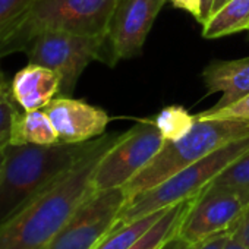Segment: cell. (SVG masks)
I'll return each instance as SVG.
<instances>
[{"label": "cell", "instance_id": "6da1fadb", "mask_svg": "<svg viewBox=\"0 0 249 249\" xmlns=\"http://www.w3.org/2000/svg\"><path fill=\"white\" fill-rule=\"evenodd\" d=\"M122 135L104 134L92 140L66 173L0 226V249H47L78 207L94 192L95 169Z\"/></svg>", "mask_w": 249, "mask_h": 249}, {"label": "cell", "instance_id": "7a4b0ae2", "mask_svg": "<svg viewBox=\"0 0 249 249\" xmlns=\"http://www.w3.org/2000/svg\"><path fill=\"white\" fill-rule=\"evenodd\" d=\"M91 141L53 145L8 144L0 167V226L66 173L84 156Z\"/></svg>", "mask_w": 249, "mask_h": 249}, {"label": "cell", "instance_id": "3957f363", "mask_svg": "<svg viewBox=\"0 0 249 249\" xmlns=\"http://www.w3.org/2000/svg\"><path fill=\"white\" fill-rule=\"evenodd\" d=\"M117 0H33L0 31V57L25 52L41 33L66 31L106 38Z\"/></svg>", "mask_w": 249, "mask_h": 249}, {"label": "cell", "instance_id": "277c9868", "mask_svg": "<svg viewBox=\"0 0 249 249\" xmlns=\"http://www.w3.org/2000/svg\"><path fill=\"white\" fill-rule=\"evenodd\" d=\"M249 135V120H199L178 141H166L157 156L126 185L128 199L148 191L182 169L231 141Z\"/></svg>", "mask_w": 249, "mask_h": 249}, {"label": "cell", "instance_id": "5b68a950", "mask_svg": "<svg viewBox=\"0 0 249 249\" xmlns=\"http://www.w3.org/2000/svg\"><path fill=\"white\" fill-rule=\"evenodd\" d=\"M249 151V135L223 145L196 163L182 169L157 186L129 198L120 211L114 229L159 210L169 208L178 202L196 196L224 169Z\"/></svg>", "mask_w": 249, "mask_h": 249}, {"label": "cell", "instance_id": "8992f818", "mask_svg": "<svg viewBox=\"0 0 249 249\" xmlns=\"http://www.w3.org/2000/svg\"><path fill=\"white\" fill-rule=\"evenodd\" d=\"M24 53H27L30 63L54 71L60 76L59 95L69 97L85 68L92 60L104 62L106 38L66 31H47L38 34Z\"/></svg>", "mask_w": 249, "mask_h": 249}, {"label": "cell", "instance_id": "52a82bcc", "mask_svg": "<svg viewBox=\"0 0 249 249\" xmlns=\"http://www.w3.org/2000/svg\"><path fill=\"white\" fill-rule=\"evenodd\" d=\"M164 142L154 119H145L123 132L100 160L92 178L94 191L124 188L157 156Z\"/></svg>", "mask_w": 249, "mask_h": 249}, {"label": "cell", "instance_id": "ba28073f", "mask_svg": "<svg viewBox=\"0 0 249 249\" xmlns=\"http://www.w3.org/2000/svg\"><path fill=\"white\" fill-rule=\"evenodd\" d=\"M126 201L124 188L94 191L78 207L47 249H95L114 230Z\"/></svg>", "mask_w": 249, "mask_h": 249}, {"label": "cell", "instance_id": "9c48e42d", "mask_svg": "<svg viewBox=\"0 0 249 249\" xmlns=\"http://www.w3.org/2000/svg\"><path fill=\"white\" fill-rule=\"evenodd\" d=\"M167 0H117L106 34L104 63L138 56Z\"/></svg>", "mask_w": 249, "mask_h": 249}, {"label": "cell", "instance_id": "30bf717a", "mask_svg": "<svg viewBox=\"0 0 249 249\" xmlns=\"http://www.w3.org/2000/svg\"><path fill=\"white\" fill-rule=\"evenodd\" d=\"M246 207L248 204L237 192L210 183L195 196L179 236L195 245L215 233L230 230Z\"/></svg>", "mask_w": 249, "mask_h": 249}, {"label": "cell", "instance_id": "8fae6325", "mask_svg": "<svg viewBox=\"0 0 249 249\" xmlns=\"http://www.w3.org/2000/svg\"><path fill=\"white\" fill-rule=\"evenodd\" d=\"M62 144H81L104 135L110 116L82 100L54 97L44 108Z\"/></svg>", "mask_w": 249, "mask_h": 249}, {"label": "cell", "instance_id": "7c38bea8", "mask_svg": "<svg viewBox=\"0 0 249 249\" xmlns=\"http://www.w3.org/2000/svg\"><path fill=\"white\" fill-rule=\"evenodd\" d=\"M202 82L208 94H223L221 98L207 110L215 111L234 104L249 94V56L208 63L202 71Z\"/></svg>", "mask_w": 249, "mask_h": 249}, {"label": "cell", "instance_id": "4fadbf2b", "mask_svg": "<svg viewBox=\"0 0 249 249\" xmlns=\"http://www.w3.org/2000/svg\"><path fill=\"white\" fill-rule=\"evenodd\" d=\"M11 92L21 110H41L59 95L60 76L46 66L28 63L14 76Z\"/></svg>", "mask_w": 249, "mask_h": 249}, {"label": "cell", "instance_id": "5bb4252c", "mask_svg": "<svg viewBox=\"0 0 249 249\" xmlns=\"http://www.w3.org/2000/svg\"><path fill=\"white\" fill-rule=\"evenodd\" d=\"M11 144L53 145L59 144L57 132L47 113L41 110L19 111L15 119Z\"/></svg>", "mask_w": 249, "mask_h": 249}, {"label": "cell", "instance_id": "9a60e30c", "mask_svg": "<svg viewBox=\"0 0 249 249\" xmlns=\"http://www.w3.org/2000/svg\"><path fill=\"white\" fill-rule=\"evenodd\" d=\"M194 198L185 199L169 207L164 214L145 231L129 249H161L172 237L179 234L180 226L194 202Z\"/></svg>", "mask_w": 249, "mask_h": 249}, {"label": "cell", "instance_id": "2e32d148", "mask_svg": "<svg viewBox=\"0 0 249 249\" xmlns=\"http://www.w3.org/2000/svg\"><path fill=\"white\" fill-rule=\"evenodd\" d=\"M249 31V0H229L202 25V37L213 40Z\"/></svg>", "mask_w": 249, "mask_h": 249}, {"label": "cell", "instance_id": "e0dca14e", "mask_svg": "<svg viewBox=\"0 0 249 249\" xmlns=\"http://www.w3.org/2000/svg\"><path fill=\"white\" fill-rule=\"evenodd\" d=\"M167 208L159 210L111 230L95 249H129L145 231L150 230V227L164 214Z\"/></svg>", "mask_w": 249, "mask_h": 249}, {"label": "cell", "instance_id": "ac0fdd59", "mask_svg": "<svg viewBox=\"0 0 249 249\" xmlns=\"http://www.w3.org/2000/svg\"><path fill=\"white\" fill-rule=\"evenodd\" d=\"M154 122L164 141H178L192 129L196 119L182 106H167L156 116Z\"/></svg>", "mask_w": 249, "mask_h": 249}, {"label": "cell", "instance_id": "d6986e66", "mask_svg": "<svg viewBox=\"0 0 249 249\" xmlns=\"http://www.w3.org/2000/svg\"><path fill=\"white\" fill-rule=\"evenodd\" d=\"M211 183L237 192L249 205V151L234 160Z\"/></svg>", "mask_w": 249, "mask_h": 249}, {"label": "cell", "instance_id": "ffe728a7", "mask_svg": "<svg viewBox=\"0 0 249 249\" xmlns=\"http://www.w3.org/2000/svg\"><path fill=\"white\" fill-rule=\"evenodd\" d=\"M21 107L15 101L11 88L0 94V150H3L8 144H11L12 129L17 116L19 114Z\"/></svg>", "mask_w": 249, "mask_h": 249}, {"label": "cell", "instance_id": "44dd1931", "mask_svg": "<svg viewBox=\"0 0 249 249\" xmlns=\"http://www.w3.org/2000/svg\"><path fill=\"white\" fill-rule=\"evenodd\" d=\"M195 119H199V120H227V119L249 120V94L229 107H224L215 111L204 110L195 114Z\"/></svg>", "mask_w": 249, "mask_h": 249}, {"label": "cell", "instance_id": "7402d4cb", "mask_svg": "<svg viewBox=\"0 0 249 249\" xmlns=\"http://www.w3.org/2000/svg\"><path fill=\"white\" fill-rule=\"evenodd\" d=\"M33 0H0V31L25 12Z\"/></svg>", "mask_w": 249, "mask_h": 249}, {"label": "cell", "instance_id": "603a6c76", "mask_svg": "<svg viewBox=\"0 0 249 249\" xmlns=\"http://www.w3.org/2000/svg\"><path fill=\"white\" fill-rule=\"evenodd\" d=\"M231 237L245 245L249 249V205L243 210L242 215L237 218L234 226L230 229Z\"/></svg>", "mask_w": 249, "mask_h": 249}, {"label": "cell", "instance_id": "cb8c5ba5", "mask_svg": "<svg viewBox=\"0 0 249 249\" xmlns=\"http://www.w3.org/2000/svg\"><path fill=\"white\" fill-rule=\"evenodd\" d=\"M230 237H231L230 230L220 231V233H215V234L207 237L205 240H202L199 243H195L192 249H224V246L227 245Z\"/></svg>", "mask_w": 249, "mask_h": 249}, {"label": "cell", "instance_id": "d4e9b609", "mask_svg": "<svg viewBox=\"0 0 249 249\" xmlns=\"http://www.w3.org/2000/svg\"><path fill=\"white\" fill-rule=\"evenodd\" d=\"M175 8L183 9L191 14L198 22L201 19V0H167Z\"/></svg>", "mask_w": 249, "mask_h": 249}, {"label": "cell", "instance_id": "484cf974", "mask_svg": "<svg viewBox=\"0 0 249 249\" xmlns=\"http://www.w3.org/2000/svg\"><path fill=\"white\" fill-rule=\"evenodd\" d=\"M194 248V243H189L186 242L185 239H182L179 234L172 237L166 245H163L161 249H192Z\"/></svg>", "mask_w": 249, "mask_h": 249}, {"label": "cell", "instance_id": "4316f807", "mask_svg": "<svg viewBox=\"0 0 249 249\" xmlns=\"http://www.w3.org/2000/svg\"><path fill=\"white\" fill-rule=\"evenodd\" d=\"M213 5H214V0H201V19H199L201 25H204L210 19Z\"/></svg>", "mask_w": 249, "mask_h": 249}, {"label": "cell", "instance_id": "83f0119b", "mask_svg": "<svg viewBox=\"0 0 249 249\" xmlns=\"http://www.w3.org/2000/svg\"><path fill=\"white\" fill-rule=\"evenodd\" d=\"M224 249H248V248L245 245H242L240 242H237L236 239L230 237L229 242H227V245L224 246Z\"/></svg>", "mask_w": 249, "mask_h": 249}, {"label": "cell", "instance_id": "f1b7e54d", "mask_svg": "<svg viewBox=\"0 0 249 249\" xmlns=\"http://www.w3.org/2000/svg\"><path fill=\"white\" fill-rule=\"evenodd\" d=\"M9 88H11V84H8V81H6V78H5L2 69H0V94H3V92L8 91Z\"/></svg>", "mask_w": 249, "mask_h": 249}, {"label": "cell", "instance_id": "f546056e", "mask_svg": "<svg viewBox=\"0 0 249 249\" xmlns=\"http://www.w3.org/2000/svg\"><path fill=\"white\" fill-rule=\"evenodd\" d=\"M229 0H214V5H213V11H211V15H214L218 9H221Z\"/></svg>", "mask_w": 249, "mask_h": 249}, {"label": "cell", "instance_id": "4dcf8cb0", "mask_svg": "<svg viewBox=\"0 0 249 249\" xmlns=\"http://www.w3.org/2000/svg\"><path fill=\"white\" fill-rule=\"evenodd\" d=\"M2 161H3V150H0V167H2Z\"/></svg>", "mask_w": 249, "mask_h": 249}]
</instances>
